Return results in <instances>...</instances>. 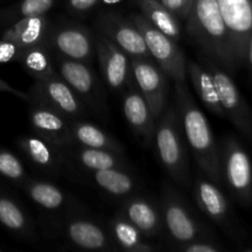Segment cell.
<instances>
[{
	"label": "cell",
	"mask_w": 252,
	"mask_h": 252,
	"mask_svg": "<svg viewBox=\"0 0 252 252\" xmlns=\"http://www.w3.org/2000/svg\"><path fill=\"white\" fill-rule=\"evenodd\" d=\"M175 106L184 137L202 174L221 186L223 177L219 145L208 120L189 93L187 83H175Z\"/></svg>",
	"instance_id": "1"
},
{
	"label": "cell",
	"mask_w": 252,
	"mask_h": 252,
	"mask_svg": "<svg viewBox=\"0 0 252 252\" xmlns=\"http://www.w3.org/2000/svg\"><path fill=\"white\" fill-rule=\"evenodd\" d=\"M186 32L209 57L233 74L240 66L217 0H194L185 21Z\"/></svg>",
	"instance_id": "2"
},
{
	"label": "cell",
	"mask_w": 252,
	"mask_h": 252,
	"mask_svg": "<svg viewBox=\"0 0 252 252\" xmlns=\"http://www.w3.org/2000/svg\"><path fill=\"white\" fill-rule=\"evenodd\" d=\"M158 159L170 179L189 189L191 184L189 154L175 103L167 105L157 122L153 140Z\"/></svg>",
	"instance_id": "3"
},
{
	"label": "cell",
	"mask_w": 252,
	"mask_h": 252,
	"mask_svg": "<svg viewBox=\"0 0 252 252\" xmlns=\"http://www.w3.org/2000/svg\"><path fill=\"white\" fill-rule=\"evenodd\" d=\"M164 233L174 249H180L189 243L203 238H213L211 230L198 218L184 194L170 182L161 185L160 194Z\"/></svg>",
	"instance_id": "4"
},
{
	"label": "cell",
	"mask_w": 252,
	"mask_h": 252,
	"mask_svg": "<svg viewBox=\"0 0 252 252\" xmlns=\"http://www.w3.org/2000/svg\"><path fill=\"white\" fill-rule=\"evenodd\" d=\"M130 21L142 33L153 61L174 83H186L187 58L175 39L155 29L142 14H132Z\"/></svg>",
	"instance_id": "5"
},
{
	"label": "cell",
	"mask_w": 252,
	"mask_h": 252,
	"mask_svg": "<svg viewBox=\"0 0 252 252\" xmlns=\"http://www.w3.org/2000/svg\"><path fill=\"white\" fill-rule=\"evenodd\" d=\"M54 63L59 76L73 89L86 107L101 116H107L106 85L90 64L59 57H54Z\"/></svg>",
	"instance_id": "6"
},
{
	"label": "cell",
	"mask_w": 252,
	"mask_h": 252,
	"mask_svg": "<svg viewBox=\"0 0 252 252\" xmlns=\"http://www.w3.org/2000/svg\"><path fill=\"white\" fill-rule=\"evenodd\" d=\"M223 185L243 206L252 203V162L248 152L234 137H226L219 145Z\"/></svg>",
	"instance_id": "7"
},
{
	"label": "cell",
	"mask_w": 252,
	"mask_h": 252,
	"mask_svg": "<svg viewBox=\"0 0 252 252\" xmlns=\"http://www.w3.org/2000/svg\"><path fill=\"white\" fill-rule=\"evenodd\" d=\"M44 44L54 57L91 64L95 56V32L73 21L52 22Z\"/></svg>",
	"instance_id": "8"
},
{
	"label": "cell",
	"mask_w": 252,
	"mask_h": 252,
	"mask_svg": "<svg viewBox=\"0 0 252 252\" xmlns=\"http://www.w3.org/2000/svg\"><path fill=\"white\" fill-rule=\"evenodd\" d=\"M202 63L213 76L224 118H228L241 134L252 140V111L241 96L231 75L209 57L204 56Z\"/></svg>",
	"instance_id": "9"
},
{
	"label": "cell",
	"mask_w": 252,
	"mask_h": 252,
	"mask_svg": "<svg viewBox=\"0 0 252 252\" xmlns=\"http://www.w3.org/2000/svg\"><path fill=\"white\" fill-rule=\"evenodd\" d=\"M27 95L29 103L46 106L69 121L84 120L88 115V107L59 74L46 80H34Z\"/></svg>",
	"instance_id": "10"
},
{
	"label": "cell",
	"mask_w": 252,
	"mask_h": 252,
	"mask_svg": "<svg viewBox=\"0 0 252 252\" xmlns=\"http://www.w3.org/2000/svg\"><path fill=\"white\" fill-rule=\"evenodd\" d=\"M95 56L105 85L113 93H123L133 85L130 58L112 41L95 32Z\"/></svg>",
	"instance_id": "11"
},
{
	"label": "cell",
	"mask_w": 252,
	"mask_h": 252,
	"mask_svg": "<svg viewBox=\"0 0 252 252\" xmlns=\"http://www.w3.org/2000/svg\"><path fill=\"white\" fill-rule=\"evenodd\" d=\"M133 83L149 103L155 120L167 107L169 76L153 59H130Z\"/></svg>",
	"instance_id": "12"
},
{
	"label": "cell",
	"mask_w": 252,
	"mask_h": 252,
	"mask_svg": "<svg viewBox=\"0 0 252 252\" xmlns=\"http://www.w3.org/2000/svg\"><path fill=\"white\" fill-rule=\"evenodd\" d=\"M95 27L130 59H152L142 33L130 19L115 12H103L96 19Z\"/></svg>",
	"instance_id": "13"
},
{
	"label": "cell",
	"mask_w": 252,
	"mask_h": 252,
	"mask_svg": "<svg viewBox=\"0 0 252 252\" xmlns=\"http://www.w3.org/2000/svg\"><path fill=\"white\" fill-rule=\"evenodd\" d=\"M189 189L196 206L207 218L225 230L233 231V212L230 203L218 185L202 174L191 180Z\"/></svg>",
	"instance_id": "14"
},
{
	"label": "cell",
	"mask_w": 252,
	"mask_h": 252,
	"mask_svg": "<svg viewBox=\"0 0 252 252\" xmlns=\"http://www.w3.org/2000/svg\"><path fill=\"white\" fill-rule=\"evenodd\" d=\"M217 2L238 63L243 65L246 44L252 34V0H217Z\"/></svg>",
	"instance_id": "15"
},
{
	"label": "cell",
	"mask_w": 252,
	"mask_h": 252,
	"mask_svg": "<svg viewBox=\"0 0 252 252\" xmlns=\"http://www.w3.org/2000/svg\"><path fill=\"white\" fill-rule=\"evenodd\" d=\"M117 214L132 223L147 239H157L164 234L160 204L149 197L137 193L127 197Z\"/></svg>",
	"instance_id": "16"
},
{
	"label": "cell",
	"mask_w": 252,
	"mask_h": 252,
	"mask_svg": "<svg viewBox=\"0 0 252 252\" xmlns=\"http://www.w3.org/2000/svg\"><path fill=\"white\" fill-rule=\"evenodd\" d=\"M64 235L75 248L89 251H115L117 248L111 239L108 229L88 217L73 216L63 226Z\"/></svg>",
	"instance_id": "17"
},
{
	"label": "cell",
	"mask_w": 252,
	"mask_h": 252,
	"mask_svg": "<svg viewBox=\"0 0 252 252\" xmlns=\"http://www.w3.org/2000/svg\"><path fill=\"white\" fill-rule=\"evenodd\" d=\"M0 225L9 234L27 243L38 240L36 225L26 207L0 184Z\"/></svg>",
	"instance_id": "18"
},
{
	"label": "cell",
	"mask_w": 252,
	"mask_h": 252,
	"mask_svg": "<svg viewBox=\"0 0 252 252\" xmlns=\"http://www.w3.org/2000/svg\"><path fill=\"white\" fill-rule=\"evenodd\" d=\"M122 107L130 129L145 147H150L154 140L158 121L150 110L149 103L134 84L122 93Z\"/></svg>",
	"instance_id": "19"
},
{
	"label": "cell",
	"mask_w": 252,
	"mask_h": 252,
	"mask_svg": "<svg viewBox=\"0 0 252 252\" xmlns=\"http://www.w3.org/2000/svg\"><path fill=\"white\" fill-rule=\"evenodd\" d=\"M30 125L34 134L59 148L70 145V121L46 106L30 103Z\"/></svg>",
	"instance_id": "20"
},
{
	"label": "cell",
	"mask_w": 252,
	"mask_h": 252,
	"mask_svg": "<svg viewBox=\"0 0 252 252\" xmlns=\"http://www.w3.org/2000/svg\"><path fill=\"white\" fill-rule=\"evenodd\" d=\"M64 161L71 162L85 172L107 169H132L125 154L105 149L68 145L62 148Z\"/></svg>",
	"instance_id": "21"
},
{
	"label": "cell",
	"mask_w": 252,
	"mask_h": 252,
	"mask_svg": "<svg viewBox=\"0 0 252 252\" xmlns=\"http://www.w3.org/2000/svg\"><path fill=\"white\" fill-rule=\"evenodd\" d=\"M22 154L37 169L52 175H58L65 165L62 148L52 144L37 134H27L16 139Z\"/></svg>",
	"instance_id": "22"
},
{
	"label": "cell",
	"mask_w": 252,
	"mask_h": 252,
	"mask_svg": "<svg viewBox=\"0 0 252 252\" xmlns=\"http://www.w3.org/2000/svg\"><path fill=\"white\" fill-rule=\"evenodd\" d=\"M52 21L47 14L25 17L4 27L0 38L16 43L24 48L46 43Z\"/></svg>",
	"instance_id": "23"
},
{
	"label": "cell",
	"mask_w": 252,
	"mask_h": 252,
	"mask_svg": "<svg viewBox=\"0 0 252 252\" xmlns=\"http://www.w3.org/2000/svg\"><path fill=\"white\" fill-rule=\"evenodd\" d=\"M86 174L98 189L116 198H127L139 189V182L132 169H107Z\"/></svg>",
	"instance_id": "24"
},
{
	"label": "cell",
	"mask_w": 252,
	"mask_h": 252,
	"mask_svg": "<svg viewBox=\"0 0 252 252\" xmlns=\"http://www.w3.org/2000/svg\"><path fill=\"white\" fill-rule=\"evenodd\" d=\"M20 189L36 206L47 212H58L73 206L70 196L66 192L44 180L29 176Z\"/></svg>",
	"instance_id": "25"
},
{
	"label": "cell",
	"mask_w": 252,
	"mask_h": 252,
	"mask_svg": "<svg viewBox=\"0 0 252 252\" xmlns=\"http://www.w3.org/2000/svg\"><path fill=\"white\" fill-rule=\"evenodd\" d=\"M70 145L93 149H105L126 154V149L116 138L100 127L84 120L70 121Z\"/></svg>",
	"instance_id": "26"
},
{
	"label": "cell",
	"mask_w": 252,
	"mask_h": 252,
	"mask_svg": "<svg viewBox=\"0 0 252 252\" xmlns=\"http://www.w3.org/2000/svg\"><path fill=\"white\" fill-rule=\"evenodd\" d=\"M108 233L117 250L128 252H152L161 248L147 241V238L123 217L116 214L108 220Z\"/></svg>",
	"instance_id": "27"
},
{
	"label": "cell",
	"mask_w": 252,
	"mask_h": 252,
	"mask_svg": "<svg viewBox=\"0 0 252 252\" xmlns=\"http://www.w3.org/2000/svg\"><path fill=\"white\" fill-rule=\"evenodd\" d=\"M187 78L191 80L192 86L204 107L218 117H224L213 76L202 61L194 62L187 59Z\"/></svg>",
	"instance_id": "28"
},
{
	"label": "cell",
	"mask_w": 252,
	"mask_h": 252,
	"mask_svg": "<svg viewBox=\"0 0 252 252\" xmlns=\"http://www.w3.org/2000/svg\"><path fill=\"white\" fill-rule=\"evenodd\" d=\"M17 62L36 81L46 80L58 75L54 57L46 44H37L24 48Z\"/></svg>",
	"instance_id": "29"
},
{
	"label": "cell",
	"mask_w": 252,
	"mask_h": 252,
	"mask_svg": "<svg viewBox=\"0 0 252 252\" xmlns=\"http://www.w3.org/2000/svg\"><path fill=\"white\" fill-rule=\"evenodd\" d=\"M140 14L159 31L179 42L181 39V21L176 15L158 0H137Z\"/></svg>",
	"instance_id": "30"
},
{
	"label": "cell",
	"mask_w": 252,
	"mask_h": 252,
	"mask_svg": "<svg viewBox=\"0 0 252 252\" xmlns=\"http://www.w3.org/2000/svg\"><path fill=\"white\" fill-rule=\"evenodd\" d=\"M54 4L56 0H20L10 6L0 9V29L25 17L48 14Z\"/></svg>",
	"instance_id": "31"
},
{
	"label": "cell",
	"mask_w": 252,
	"mask_h": 252,
	"mask_svg": "<svg viewBox=\"0 0 252 252\" xmlns=\"http://www.w3.org/2000/svg\"><path fill=\"white\" fill-rule=\"evenodd\" d=\"M0 177L20 187L29 179L24 162L9 149L0 147Z\"/></svg>",
	"instance_id": "32"
},
{
	"label": "cell",
	"mask_w": 252,
	"mask_h": 252,
	"mask_svg": "<svg viewBox=\"0 0 252 252\" xmlns=\"http://www.w3.org/2000/svg\"><path fill=\"white\" fill-rule=\"evenodd\" d=\"M182 252H220L223 246L214 240V238H203L199 240L189 243L180 249Z\"/></svg>",
	"instance_id": "33"
},
{
	"label": "cell",
	"mask_w": 252,
	"mask_h": 252,
	"mask_svg": "<svg viewBox=\"0 0 252 252\" xmlns=\"http://www.w3.org/2000/svg\"><path fill=\"white\" fill-rule=\"evenodd\" d=\"M165 7L174 12L181 22L186 21L194 0H158Z\"/></svg>",
	"instance_id": "34"
},
{
	"label": "cell",
	"mask_w": 252,
	"mask_h": 252,
	"mask_svg": "<svg viewBox=\"0 0 252 252\" xmlns=\"http://www.w3.org/2000/svg\"><path fill=\"white\" fill-rule=\"evenodd\" d=\"M21 52L22 48L16 43L0 38V65L11 63V62H17Z\"/></svg>",
	"instance_id": "35"
},
{
	"label": "cell",
	"mask_w": 252,
	"mask_h": 252,
	"mask_svg": "<svg viewBox=\"0 0 252 252\" xmlns=\"http://www.w3.org/2000/svg\"><path fill=\"white\" fill-rule=\"evenodd\" d=\"M98 2H100V0H68L66 7L73 15L83 16V15L89 14L91 10L95 9Z\"/></svg>",
	"instance_id": "36"
},
{
	"label": "cell",
	"mask_w": 252,
	"mask_h": 252,
	"mask_svg": "<svg viewBox=\"0 0 252 252\" xmlns=\"http://www.w3.org/2000/svg\"><path fill=\"white\" fill-rule=\"evenodd\" d=\"M0 93L10 94V95L15 96V97L20 98V100L29 102V95H27V93H24V91L14 88V86L10 85L9 83H6L5 80H2L1 78H0Z\"/></svg>",
	"instance_id": "37"
},
{
	"label": "cell",
	"mask_w": 252,
	"mask_h": 252,
	"mask_svg": "<svg viewBox=\"0 0 252 252\" xmlns=\"http://www.w3.org/2000/svg\"><path fill=\"white\" fill-rule=\"evenodd\" d=\"M244 63H246L249 65V68L252 70V34L249 38L248 44H246L245 49V59H244Z\"/></svg>",
	"instance_id": "38"
},
{
	"label": "cell",
	"mask_w": 252,
	"mask_h": 252,
	"mask_svg": "<svg viewBox=\"0 0 252 252\" xmlns=\"http://www.w3.org/2000/svg\"><path fill=\"white\" fill-rule=\"evenodd\" d=\"M101 1L106 5H116V4H120V2L123 1V0H101Z\"/></svg>",
	"instance_id": "39"
}]
</instances>
